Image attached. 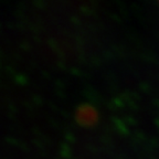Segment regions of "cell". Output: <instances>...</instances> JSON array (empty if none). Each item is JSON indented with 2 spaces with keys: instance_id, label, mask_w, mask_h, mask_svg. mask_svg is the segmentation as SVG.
<instances>
[]
</instances>
